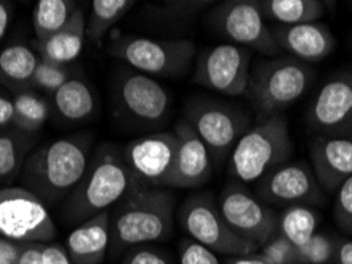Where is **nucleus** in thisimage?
<instances>
[{"label":"nucleus","instance_id":"nucleus-26","mask_svg":"<svg viewBox=\"0 0 352 264\" xmlns=\"http://www.w3.org/2000/svg\"><path fill=\"white\" fill-rule=\"evenodd\" d=\"M12 100L14 106V128L37 134L50 119L51 103L41 92L28 87L12 92Z\"/></svg>","mask_w":352,"mask_h":264},{"label":"nucleus","instance_id":"nucleus-38","mask_svg":"<svg viewBox=\"0 0 352 264\" xmlns=\"http://www.w3.org/2000/svg\"><path fill=\"white\" fill-rule=\"evenodd\" d=\"M14 125V106L12 95H3L0 92V132L8 130Z\"/></svg>","mask_w":352,"mask_h":264},{"label":"nucleus","instance_id":"nucleus-7","mask_svg":"<svg viewBox=\"0 0 352 264\" xmlns=\"http://www.w3.org/2000/svg\"><path fill=\"white\" fill-rule=\"evenodd\" d=\"M178 221L189 239L216 255L241 256L258 250L232 230L211 193H197L186 198L178 211Z\"/></svg>","mask_w":352,"mask_h":264},{"label":"nucleus","instance_id":"nucleus-32","mask_svg":"<svg viewBox=\"0 0 352 264\" xmlns=\"http://www.w3.org/2000/svg\"><path fill=\"white\" fill-rule=\"evenodd\" d=\"M300 264H327L335 256V239L325 232H314L311 239L297 247Z\"/></svg>","mask_w":352,"mask_h":264},{"label":"nucleus","instance_id":"nucleus-12","mask_svg":"<svg viewBox=\"0 0 352 264\" xmlns=\"http://www.w3.org/2000/svg\"><path fill=\"white\" fill-rule=\"evenodd\" d=\"M222 217L238 236L261 248L278 232V215L245 184H226L217 196Z\"/></svg>","mask_w":352,"mask_h":264},{"label":"nucleus","instance_id":"nucleus-15","mask_svg":"<svg viewBox=\"0 0 352 264\" xmlns=\"http://www.w3.org/2000/svg\"><path fill=\"white\" fill-rule=\"evenodd\" d=\"M256 193L268 206H322L327 193L305 162H287L272 169L257 182Z\"/></svg>","mask_w":352,"mask_h":264},{"label":"nucleus","instance_id":"nucleus-28","mask_svg":"<svg viewBox=\"0 0 352 264\" xmlns=\"http://www.w3.org/2000/svg\"><path fill=\"white\" fill-rule=\"evenodd\" d=\"M80 5L74 0H38L32 12V25L37 43L46 41L69 23Z\"/></svg>","mask_w":352,"mask_h":264},{"label":"nucleus","instance_id":"nucleus-6","mask_svg":"<svg viewBox=\"0 0 352 264\" xmlns=\"http://www.w3.org/2000/svg\"><path fill=\"white\" fill-rule=\"evenodd\" d=\"M111 57L151 77H181L192 67L197 48L192 40L121 37L108 46Z\"/></svg>","mask_w":352,"mask_h":264},{"label":"nucleus","instance_id":"nucleus-14","mask_svg":"<svg viewBox=\"0 0 352 264\" xmlns=\"http://www.w3.org/2000/svg\"><path fill=\"white\" fill-rule=\"evenodd\" d=\"M118 110L131 121L146 127H156L168 119L170 94L156 77L138 73L135 70H121L116 77Z\"/></svg>","mask_w":352,"mask_h":264},{"label":"nucleus","instance_id":"nucleus-11","mask_svg":"<svg viewBox=\"0 0 352 264\" xmlns=\"http://www.w3.org/2000/svg\"><path fill=\"white\" fill-rule=\"evenodd\" d=\"M251 51L222 43L197 53L192 81L227 97L245 95L251 77Z\"/></svg>","mask_w":352,"mask_h":264},{"label":"nucleus","instance_id":"nucleus-33","mask_svg":"<svg viewBox=\"0 0 352 264\" xmlns=\"http://www.w3.org/2000/svg\"><path fill=\"white\" fill-rule=\"evenodd\" d=\"M258 252L270 264H300L297 247L287 241L281 232H274L270 239L258 248Z\"/></svg>","mask_w":352,"mask_h":264},{"label":"nucleus","instance_id":"nucleus-22","mask_svg":"<svg viewBox=\"0 0 352 264\" xmlns=\"http://www.w3.org/2000/svg\"><path fill=\"white\" fill-rule=\"evenodd\" d=\"M51 106L67 122H85L96 116L98 98L94 87L80 73L51 95Z\"/></svg>","mask_w":352,"mask_h":264},{"label":"nucleus","instance_id":"nucleus-41","mask_svg":"<svg viewBox=\"0 0 352 264\" xmlns=\"http://www.w3.org/2000/svg\"><path fill=\"white\" fill-rule=\"evenodd\" d=\"M14 3L8 0H0V43L7 37L10 25L13 23Z\"/></svg>","mask_w":352,"mask_h":264},{"label":"nucleus","instance_id":"nucleus-25","mask_svg":"<svg viewBox=\"0 0 352 264\" xmlns=\"http://www.w3.org/2000/svg\"><path fill=\"white\" fill-rule=\"evenodd\" d=\"M265 19L279 25L318 23L324 14V3L319 0H257Z\"/></svg>","mask_w":352,"mask_h":264},{"label":"nucleus","instance_id":"nucleus-29","mask_svg":"<svg viewBox=\"0 0 352 264\" xmlns=\"http://www.w3.org/2000/svg\"><path fill=\"white\" fill-rule=\"evenodd\" d=\"M278 232L291 241L295 247L303 245L318 232L319 214L311 206H289L278 217Z\"/></svg>","mask_w":352,"mask_h":264},{"label":"nucleus","instance_id":"nucleus-9","mask_svg":"<svg viewBox=\"0 0 352 264\" xmlns=\"http://www.w3.org/2000/svg\"><path fill=\"white\" fill-rule=\"evenodd\" d=\"M186 122L192 127L211 157L222 160L232 152L243 134L250 130V117L229 103L197 98L188 105Z\"/></svg>","mask_w":352,"mask_h":264},{"label":"nucleus","instance_id":"nucleus-8","mask_svg":"<svg viewBox=\"0 0 352 264\" xmlns=\"http://www.w3.org/2000/svg\"><path fill=\"white\" fill-rule=\"evenodd\" d=\"M56 232L53 217L37 195L21 185L0 187V236L18 244H46Z\"/></svg>","mask_w":352,"mask_h":264},{"label":"nucleus","instance_id":"nucleus-21","mask_svg":"<svg viewBox=\"0 0 352 264\" xmlns=\"http://www.w3.org/2000/svg\"><path fill=\"white\" fill-rule=\"evenodd\" d=\"M86 40V13L85 8L78 7L72 14L69 23L46 41L35 45V51L40 59L53 64L72 65L78 59Z\"/></svg>","mask_w":352,"mask_h":264},{"label":"nucleus","instance_id":"nucleus-39","mask_svg":"<svg viewBox=\"0 0 352 264\" xmlns=\"http://www.w3.org/2000/svg\"><path fill=\"white\" fill-rule=\"evenodd\" d=\"M23 244L0 236V264H18Z\"/></svg>","mask_w":352,"mask_h":264},{"label":"nucleus","instance_id":"nucleus-17","mask_svg":"<svg viewBox=\"0 0 352 264\" xmlns=\"http://www.w3.org/2000/svg\"><path fill=\"white\" fill-rule=\"evenodd\" d=\"M175 173L172 189H200L213 174V157L184 119L176 123Z\"/></svg>","mask_w":352,"mask_h":264},{"label":"nucleus","instance_id":"nucleus-10","mask_svg":"<svg viewBox=\"0 0 352 264\" xmlns=\"http://www.w3.org/2000/svg\"><path fill=\"white\" fill-rule=\"evenodd\" d=\"M210 23L232 45L254 49L263 56H278L281 51L257 0H226L217 3L210 12Z\"/></svg>","mask_w":352,"mask_h":264},{"label":"nucleus","instance_id":"nucleus-13","mask_svg":"<svg viewBox=\"0 0 352 264\" xmlns=\"http://www.w3.org/2000/svg\"><path fill=\"white\" fill-rule=\"evenodd\" d=\"M175 132H157L133 139L122 155L133 180L142 187L172 189L176 160Z\"/></svg>","mask_w":352,"mask_h":264},{"label":"nucleus","instance_id":"nucleus-1","mask_svg":"<svg viewBox=\"0 0 352 264\" xmlns=\"http://www.w3.org/2000/svg\"><path fill=\"white\" fill-rule=\"evenodd\" d=\"M91 149L89 134H72L35 147L21 171V187L37 195L46 206L67 200L86 173Z\"/></svg>","mask_w":352,"mask_h":264},{"label":"nucleus","instance_id":"nucleus-34","mask_svg":"<svg viewBox=\"0 0 352 264\" xmlns=\"http://www.w3.org/2000/svg\"><path fill=\"white\" fill-rule=\"evenodd\" d=\"M335 195L333 217L336 225L346 235H352V176L344 180Z\"/></svg>","mask_w":352,"mask_h":264},{"label":"nucleus","instance_id":"nucleus-30","mask_svg":"<svg viewBox=\"0 0 352 264\" xmlns=\"http://www.w3.org/2000/svg\"><path fill=\"white\" fill-rule=\"evenodd\" d=\"M208 5H214L211 0H172V2L148 3L146 13L149 18L164 24H181L194 19L204 12Z\"/></svg>","mask_w":352,"mask_h":264},{"label":"nucleus","instance_id":"nucleus-2","mask_svg":"<svg viewBox=\"0 0 352 264\" xmlns=\"http://www.w3.org/2000/svg\"><path fill=\"white\" fill-rule=\"evenodd\" d=\"M175 211L176 196L170 189L135 185L110 211V247L121 253L168 241L175 230Z\"/></svg>","mask_w":352,"mask_h":264},{"label":"nucleus","instance_id":"nucleus-5","mask_svg":"<svg viewBox=\"0 0 352 264\" xmlns=\"http://www.w3.org/2000/svg\"><path fill=\"white\" fill-rule=\"evenodd\" d=\"M313 70L291 56L263 60L251 73L246 94L258 121L278 116L302 97L313 82Z\"/></svg>","mask_w":352,"mask_h":264},{"label":"nucleus","instance_id":"nucleus-20","mask_svg":"<svg viewBox=\"0 0 352 264\" xmlns=\"http://www.w3.org/2000/svg\"><path fill=\"white\" fill-rule=\"evenodd\" d=\"M110 245V211H105L76 226L64 247L75 264H102Z\"/></svg>","mask_w":352,"mask_h":264},{"label":"nucleus","instance_id":"nucleus-27","mask_svg":"<svg viewBox=\"0 0 352 264\" xmlns=\"http://www.w3.org/2000/svg\"><path fill=\"white\" fill-rule=\"evenodd\" d=\"M135 0H92L86 16V38L100 45L110 30L135 7Z\"/></svg>","mask_w":352,"mask_h":264},{"label":"nucleus","instance_id":"nucleus-43","mask_svg":"<svg viewBox=\"0 0 352 264\" xmlns=\"http://www.w3.org/2000/svg\"><path fill=\"white\" fill-rule=\"evenodd\" d=\"M224 264H270V263H268L267 258L257 250L254 253H248V255L226 258Z\"/></svg>","mask_w":352,"mask_h":264},{"label":"nucleus","instance_id":"nucleus-4","mask_svg":"<svg viewBox=\"0 0 352 264\" xmlns=\"http://www.w3.org/2000/svg\"><path fill=\"white\" fill-rule=\"evenodd\" d=\"M292 152L294 143L283 114L261 119L232 149L230 174L236 182H258L272 169L287 163Z\"/></svg>","mask_w":352,"mask_h":264},{"label":"nucleus","instance_id":"nucleus-16","mask_svg":"<svg viewBox=\"0 0 352 264\" xmlns=\"http://www.w3.org/2000/svg\"><path fill=\"white\" fill-rule=\"evenodd\" d=\"M308 123L319 136L352 134V73H336L320 87L309 108Z\"/></svg>","mask_w":352,"mask_h":264},{"label":"nucleus","instance_id":"nucleus-40","mask_svg":"<svg viewBox=\"0 0 352 264\" xmlns=\"http://www.w3.org/2000/svg\"><path fill=\"white\" fill-rule=\"evenodd\" d=\"M18 264H43V244H23Z\"/></svg>","mask_w":352,"mask_h":264},{"label":"nucleus","instance_id":"nucleus-35","mask_svg":"<svg viewBox=\"0 0 352 264\" xmlns=\"http://www.w3.org/2000/svg\"><path fill=\"white\" fill-rule=\"evenodd\" d=\"M179 264H224L214 252L197 244L192 239L179 242Z\"/></svg>","mask_w":352,"mask_h":264},{"label":"nucleus","instance_id":"nucleus-18","mask_svg":"<svg viewBox=\"0 0 352 264\" xmlns=\"http://www.w3.org/2000/svg\"><path fill=\"white\" fill-rule=\"evenodd\" d=\"M313 173L327 195L336 193L352 176V134L318 136L309 146Z\"/></svg>","mask_w":352,"mask_h":264},{"label":"nucleus","instance_id":"nucleus-23","mask_svg":"<svg viewBox=\"0 0 352 264\" xmlns=\"http://www.w3.org/2000/svg\"><path fill=\"white\" fill-rule=\"evenodd\" d=\"M40 64L37 51L24 43H12L0 49V86L10 92L28 89Z\"/></svg>","mask_w":352,"mask_h":264},{"label":"nucleus","instance_id":"nucleus-19","mask_svg":"<svg viewBox=\"0 0 352 264\" xmlns=\"http://www.w3.org/2000/svg\"><path fill=\"white\" fill-rule=\"evenodd\" d=\"M273 38L281 51L300 62H320L332 54L336 40L332 30L322 23L297 25H276L272 29Z\"/></svg>","mask_w":352,"mask_h":264},{"label":"nucleus","instance_id":"nucleus-37","mask_svg":"<svg viewBox=\"0 0 352 264\" xmlns=\"http://www.w3.org/2000/svg\"><path fill=\"white\" fill-rule=\"evenodd\" d=\"M43 264H75L67 253L65 247L56 242L43 244Z\"/></svg>","mask_w":352,"mask_h":264},{"label":"nucleus","instance_id":"nucleus-42","mask_svg":"<svg viewBox=\"0 0 352 264\" xmlns=\"http://www.w3.org/2000/svg\"><path fill=\"white\" fill-rule=\"evenodd\" d=\"M336 264H352V241L346 237L335 239V256Z\"/></svg>","mask_w":352,"mask_h":264},{"label":"nucleus","instance_id":"nucleus-3","mask_svg":"<svg viewBox=\"0 0 352 264\" xmlns=\"http://www.w3.org/2000/svg\"><path fill=\"white\" fill-rule=\"evenodd\" d=\"M135 185L122 155V147L105 143L91 155L80 184L67 196V221L82 224L100 212L111 211Z\"/></svg>","mask_w":352,"mask_h":264},{"label":"nucleus","instance_id":"nucleus-24","mask_svg":"<svg viewBox=\"0 0 352 264\" xmlns=\"http://www.w3.org/2000/svg\"><path fill=\"white\" fill-rule=\"evenodd\" d=\"M35 143V134L14 127L0 132V187H8L10 182L19 179L25 160L37 146Z\"/></svg>","mask_w":352,"mask_h":264},{"label":"nucleus","instance_id":"nucleus-36","mask_svg":"<svg viewBox=\"0 0 352 264\" xmlns=\"http://www.w3.org/2000/svg\"><path fill=\"white\" fill-rule=\"evenodd\" d=\"M121 264H170L168 256L157 247L138 245L129 248Z\"/></svg>","mask_w":352,"mask_h":264},{"label":"nucleus","instance_id":"nucleus-31","mask_svg":"<svg viewBox=\"0 0 352 264\" xmlns=\"http://www.w3.org/2000/svg\"><path fill=\"white\" fill-rule=\"evenodd\" d=\"M80 73L81 70H78L74 65L53 64V62L40 59V64L37 67V70H35L30 87L41 92V94H48L51 97L56 91L60 89L67 81Z\"/></svg>","mask_w":352,"mask_h":264}]
</instances>
